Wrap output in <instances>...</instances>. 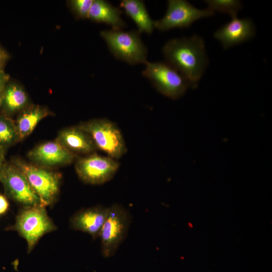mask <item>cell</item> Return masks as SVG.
Instances as JSON below:
<instances>
[{
    "label": "cell",
    "instance_id": "21",
    "mask_svg": "<svg viewBox=\"0 0 272 272\" xmlns=\"http://www.w3.org/2000/svg\"><path fill=\"white\" fill-rule=\"evenodd\" d=\"M94 0H72L70 6L79 18H88V15Z\"/></svg>",
    "mask_w": 272,
    "mask_h": 272
},
{
    "label": "cell",
    "instance_id": "3",
    "mask_svg": "<svg viewBox=\"0 0 272 272\" xmlns=\"http://www.w3.org/2000/svg\"><path fill=\"white\" fill-rule=\"evenodd\" d=\"M91 138L96 148L115 160L121 158L127 148L122 134L117 125L105 118L92 119L78 126Z\"/></svg>",
    "mask_w": 272,
    "mask_h": 272
},
{
    "label": "cell",
    "instance_id": "8",
    "mask_svg": "<svg viewBox=\"0 0 272 272\" xmlns=\"http://www.w3.org/2000/svg\"><path fill=\"white\" fill-rule=\"evenodd\" d=\"M214 14V12L208 8L197 9L185 0H169L165 15L161 19L154 21V27L161 31L187 28L196 21Z\"/></svg>",
    "mask_w": 272,
    "mask_h": 272
},
{
    "label": "cell",
    "instance_id": "22",
    "mask_svg": "<svg viewBox=\"0 0 272 272\" xmlns=\"http://www.w3.org/2000/svg\"><path fill=\"white\" fill-rule=\"evenodd\" d=\"M9 201L5 196L0 194V217L6 214L9 208Z\"/></svg>",
    "mask_w": 272,
    "mask_h": 272
},
{
    "label": "cell",
    "instance_id": "25",
    "mask_svg": "<svg viewBox=\"0 0 272 272\" xmlns=\"http://www.w3.org/2000/svg\"><path fill=\"white\" fill-rule=\"evenodd\" d=\"M4 88L0 89V106L2 104L3 93V91H4Z\"/></svg>",
    "mask_w": 272,
    "mask_h": 272
},
{
    "label": "cell",
    "instance_id": "1",
    "mask_svg": "<svg viewBox=\"0 0 272 272\" xmlns=\"http://www.w3.org/2000/svg\"><path fill=\"white\" fill-rule=\"evenodd\" d=\"M166 62L188 81L192 88L198 86L208 64L205 43L197 35L174 38L164 45Z\"/></svg>",
    "mask_w": 272,
    "mask_h": 272
},
{
    "label": "cell",
    "instance_id": "26",
    "mask_svg": "<svg viewBox=\"0 0 272 272\" xmlns=\"http://www.w3.org/2000/svg\"><path fill=\"white\" fill-rule=\"evenodd\" d=\"M188 225H189V227L190 228H193V225L190 223H188Z\"/></svg>",
    "mask_w": 272,
    "mask_h": 272
},
{
    "label": "cell",
    "instance_id": "19",
    "mask_svg": "<svg viewBox=\"0 0 272 272\" xmlns=\"http://www.w3.org/2000/svg\"><path fill=\"white\" fill-rule=\"evenodd\" d=\"M208 9L229 15L231 18L237 17L242 8L241 2L237 0H206Z\"/></svg>",
    "mask_w": 272,
    "mask_h": 272
},
{
    "label": "cell",
    "instance_id": "6",
    "mask_svg": "<svg viewBox=\"0 0 272 272\" xmlns=\"http://www.w3.org/2000/svg\"><path fill=\"white\" fill-rule=\"evenodd\" d=\"M145 65L142 75L158 92L168 98L181 97L190 87L186 79L166 61H148Z\"/></svg>",
    "mask_w": 272,
    "mask_h": 272
},
{
    "label": "cell",
    "instance_id": "28",
    "mask_svg": "<svg viewBox=\"0 0 272 272\" xmlns=\"http://www.w3.org/2000/svg\"><path fill=\"white\" fill-rule=\"evenodd\" d=\"M1 157H2V153H1V151H0V159Z\"/></svg>",
    "mask_w": 272,
    "mask_h": 272
},
{
    "label": "cell",
    "instance_id": "16",
    "mask_svg": "<svg viewBox=\"0 0 272 272\" xmlns=\"http://www.w3.org/2000/svg\"><path fill=\"white\" fill-rule=\"evenodd\" d=\"M119 7L137 25L138 31L151 34L155 29L154 21L150 17L145 3L142 0H122Z\"/></svg>",
    "mask_w": 272,
    "mask_h": 272
},
{
    "label": "cell",
    "instance_id": "11",
    "mask_svg": "<svg viewBox=\"0 0 272 272\" xmlns=\"http://www.w3.org/2000/svg\"><path fill=\"white\" fill-rule=\"evenodd\" d=\"M231 18L214 35L225 49L249 40L255 33V26L250 19L237 17Z\"/></svg>",
    "mask_w": 272,
    "mask_h": 272
},
{
    "label": "cell",
    "instance_id": "18",
    "mask_svg": "<svg viewBox=\"0 0 272 272\" xmlns=\"http://www.w3.org/2000/svg\"><path fill=\"white\" fill-rule=\"evenodd\" d=\"M27 103V95L21 87L16 84L5 86L2 104L8 112L14 113L22 110Z\"/></svg>",
    "mask_w": 272,
    "mask_h": 272
},
{
    "label": "cell",
    "instance_id": "17",
    "mask_svg": "<svg viewBox=\"0 0 272 272\" xmlns=\"http://www.w3.org/2000/svg\"><path fill=\"white\" fill-rule=\"evenodd\" d=\"M48 114V110L39 105L24 110L16 124L19 139H23L29 135L37 124Z\"/></svg>",
    "mask_w": 272,
    "mask_h": 272
},
{
    "label": "cell",
    "instance_id": "9",
    "mask_svg": "<svg viewBox=\"0 0 272 272\" xmlns=\"http://www.w3.org/2000/svg\"><path fill=\"white\" fill-rule=\"evenodd\" d=\"M119 167L117 160L95 153L79 158L75 165L77 173L84 183H105L113 178Z\"/></svg>",
    "mask_w": 272,
    "mask_h": 272
},
{
    "label": "cell",
    "instance_id": "14",
    "mask_svg": "<svg viewBox=\"0 0 272 272\" xmlns=\"http://www.w3.org/2000/svg\"><path fill=\"white\" fill-rule=\"evenodd\" d=\"M122 10L109 2L94 0L88 18L97 23L110 25L112 29H122L126 27V24L122 19Z\"/></svg>",
    "mask_w": 272,
    "mask_h": 272
},
{
    "label": "cell",
    "instance_id": "24",
    "mask_svg": "<svg viewBox=\"0 0 272 272\" xmlns=\"http://www.w3.org/2000/svg\"><path fill=\"white\" fill-rule=\"evenodd\" d=\"M9 78V76L6 74L3 70H0V89L5 88Z\"/></svg>",
    "mask_w": 272,
    "mask_h": 272
},
{
    "label": "cell",
    "instance_id": "5",
    "mask_svg": "<svg viewBox=\"0 0 272 272\" xmlns=\"http://www.w3.org/2000/svg\"><path fill=\"white\" fill-rule=\"evenodd\" d=\"M130 223V214L122 205L115 203L108 207L99 236L103 256L108 258L115 254L126 238Z\"/></svg>",
    "mask_w": 272,
    "mask_h": 272
},
{
    "label": "cell",
    "instance_id": "15",
    "mask_svg": "<svg viewBox=\"0 0 272 272\" xmlns=\"http://www.w3.org/2000/svg\"><path fill=\"white\" fill-rule=\"evenodd\" d=\"M58 141L75 154L89 155L97 149L90 136L78 126L63 129Z\"/></svg>",
    "mask_w": 272,
    "mask_h": 272
},
{
    "label": "cell",
    "instance_id": "23",
    "mask_svg": "<svg viewBox=\"0 0 272 272\" xmlns=\"http://www.w3.org/2000/svg\"><path fill=\"white\" fill-rule=\"evenodd\" d=\"M8 58V55L5 50L0 46V70H3L7 60Z\"/></svg>",
    "mask_w": 272,
    "mask_h": 272
},
{
    "label": "cell",
    "instance_id": "10",
    "mask_svg": "<svg viewBox=\"0 0 272 272\" xmlns=\"http://www.w3.org/2000/svg\"><path fill=\"white\" fill-rule=\"evenodd\" d=\"M0 181L7 195L23 208L42 206L26 177L15 165L2 167Z\"/></svg>",
    "mask_w": 272,
    "mask_h": 272
},
{
    "label": "cell",
    "instance_id": "13",
    "mask_svg": "<svg viewBox=\"0 0 272 272\" xmlns=\"http://www.w3.org/2000/svg\"><path fill=\"white\" fill-rule=\"evenodd\" d=\"M29 157L42 166H55L71 163L75 154L59 141H55L39 145L30 152Z\"/></svg>",
    "mask_w": 272,
    "mask_h": 272
},
{
    "label": "cell",
    "instance_id": "2",
    "mask_svg": "<svg viewBox=\"0 0 272 272\" xmlns=\"http://www.w3.org/2000/svg\"><path fill=\"white\" fill-rule=\"evenodd\" d=\"M138 30L124 31L122 29L102 30L100 35L115 58L131 65L146 64L148 49Z\"/></svg>",
    "mask_w": 272,
    "mask_h": 272
},
{
    "label": "cell",
    "instance_id": "7",
    "mask_svg": "<svg viewBox=\"0 0 272 272\" xmlns=\"http://www.w3.org/2000/svg\"><path fill=\"white\" fill-rule=\"evenodd\" d=\"M15 165L25 175L41 205L45 207L51 205L59 193L60 175L19 160Z\"/></svg>",
    "mask_w": 272,
    "mask_h": 272
},
{
    "label": "cell",
    "instance_id": "27",
    "mask_svg": "<svg viewBox=\"0 0 272 272\" xmlns=\"http://www.w3.org/2000/svg\"><path fill=\"white\" fill-rule=\"evenodd\" d=\"M2 169V167L0 166V180H1V177Z\"/></svg>",
    "mask_w": 272,
    "mask_h": 272
},
{
    "label": "cell",
    "instance_id": "12",
    "mask_svg": "<svg viewBox=\"0 0 272 272\" xmlns=\"http://www.w3.org/2000/svg\"><path fill=\"white\" fill-rule=\"evenodd\" d=\"M108 212V207L96 206L81 209L71 218V227L75 230L90 235L93 238L99 237Z\"/></svg>",
    "mask_w": 272,
    "mask_h": 272
},
{
    "label": "cell",
    "instance_id": "4",
    "mask_svg": "<svg viewBox=\"0 0 272 272\" xmlns=\"http://www.w3.org/2000/svg\"><path fill=\"white\" fill-rule=\"evenodd\" d=\"M43 206L23 208L16 218L13 229L27 242L30 253L45 234L56 229V227Z\"/></svg>",
    "mask_w": 272,
    "mask_h": 272
},
{
    "label": "cell",
    "instance_id": "20",
    "mask_svg": "<svg viewBox=\"0 0 272 272\" xmlns=\"http://www.w3.org/2000/svg\"><path fill=\"white\" fill-rule=\"evenodd\" d=\"M18 139L16 125L9 119L0 117V145L10 144Z\"/></svg>",
    "mask_w": 272,
    "mask_h": 272
}]
</instances>
